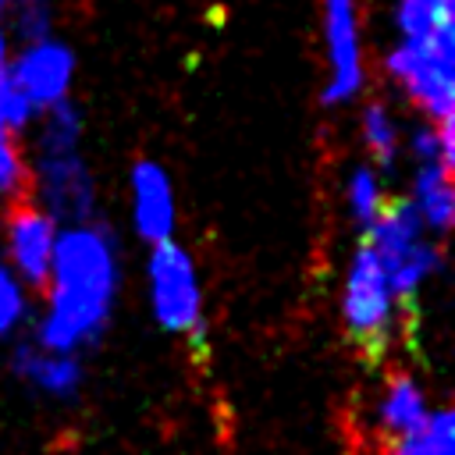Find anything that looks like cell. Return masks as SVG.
Here are the masks:
<instances>
[{"mask_svg":"<svg viewBox=\"0 0 455 455\" xmlns=\"http://www.w3.org/2000/svg\"><path fill=\"white\" fill-rule=\"evenodd\" d=\"M43 288L46 306L36 327V345L68 355L92 345L107 331L121 288L114 235L96 220L60 224Z\"/></svg>","mask_w":455,"mask_h":455,"instance_id":"cell-1","label":"cell"},{"mask_svg":"<svg viewBox=\"0 0 455 455\" xmlns=\"http://www.w3.org/2000/svg\"><path fill=\"white\" fill-rule=\"evenodd\" d=\"M85 121L68 100L36 117V139L28 156V199L43 206L57 224L92 220L96 181L82 156Z\"/></svg>","mask_w":455,"mask_h":455,"instance_id":"cell-2","label":"cell"},{"mask_svg":"<svg viewBox=\"0 0 455 455\" xmlns=\"http://www.w3.org/2000/svg\"><path fill=\"white\" fill-rule=\"evenodd\" d=\"M384 71L423 121L455 117V25L398 39L384 57Z\"/></svg>","mask_w":455,"mask_h":455,"instance_id":"cell-3","label":"cell"},{"mask_svg":"<svg viewBox=\"0 0 455 455\" xmlns=\"http://www.w3.org/2000/svg\"><path fill=\"white\" fill-rule=\"evenodd\" d=\"M366 245L377 256L391 291L402 302H409L430 281V274L441 267L434 235L419 224V217L412 213V206L405 199L387 203L380 210V217L366 228Z\"/></svg>","mask_w":455,"mask_h":455,"instance_id":"cell-4","label":"cell"},{"mask_svg":"<svg viewBox=\"0 0 455 455\" xmlns=\"http://www.w3.org/2000/svg\"><path fill=\"white\" fill-rule=\"evenodd\" d=\"M402 306L405 302L391 291L377 256L363 242L352 252L341 281V323L348 338L366 352L387 348L402 331Z\"/></svg>","mask_w":455,"mask_h":455,"instance_id":"cell-5","label":"cell"},{"mask_svg":"<svg viewBox=\"0 0 455 455\" xmlns=\"http://www.w3.org/2000/svg\"><path fill=\"white\" fill-rule=\"evenodd\" d=\"M146 281H149V309L156 323L171 334L181 338H199L203 334V281L192 252L185 245L160 242L149 252L146 263Z\"/></svg>","mask_w":455,"mask_h":455,"instance_id":"cell-6","label":"cell"},{"mask_svg":"<svg viewBox=\"0 0 455 455\" xmlns=\"http://www.w3.org/2000/svg\"><path fill=\"white\" fill-rule=\"evenodd\" d=\"M323 32V107H345L366 89V53H363V0H320Z\"/></svg>","mask_w":455,"mask_h":455,"instance_id":"cell-7","label":"cell"},{"mask_svg":"<svg viewBox=\"0 0 455 455\" xmlns=\"http://www.w3.org/2000/svg\"><path fill=\"white\" fill-rule=\"evenodd\" d=\"M75 71H78L75 50L53 32V36L28 39V43H18L14 46L7 78L32 103L36 114H46V110H53V107H60V103L71 100Z\"/></svg>","mask_w":455,"mask_h":455,"instance_id":"cell-8","label":"cell"},{"mask_svg":"<svg viewBox=\"0 0 455 455\" xmlns=\"http://www.w3.org/2000/svg\"><path fill=\"white\" fill-rule=\"evenodd\" d=\"M57 231H60V224L32 199L11 203L7 217H4V256H7L4 263L25 284H43L53 249H57Z\"/></svg>","mask_w":455,"mask_h":455,"instance_id":"cell-9","label":"cell"},{"mask_svg":"<svg viewBox=\"0 0 455 455\" xmlns=\"http://www.w3.org/2000/svg\"><path fill=\"white\" fill-rule=\"evenodd\" d=\"M128 213L132 228L142 242L160 245L174 238L178 228V196L174 181L164 164L156 160H135L128 171Z\"/></svg>","mask_w":455,"mask_h":455,"instance_id":"cell-10","label":"cell"},{"mask_svg":"<svg viewBox=\"0 0 455 455\" xmlns=\"http://www.w3.org/2000/svg\"><path fill=\"white\" fill-rule=\"evenodd\" d=\"M427 416H430V402H427V391L419 387V380L409 373H391L373 405L377 430L387 441H398L405 434H416L427 423Z\"/></svg>","mask_w":455,"mask_h":455,"instance_id":"cell-11","label":"cell"},{"mask_svg":"<svg viewBox=\"0 0 455 455\" xmlns=\"http://www.w3.org/2000/svg\"><path fill=\"white\" fill-rule=\"evenodd\" d=\"M14 370L21 380H28L36 391L50 398H71L82 387V363L78 355L68 352H50L43 345H18L14 352Z\"/></svg>","mask_w":455,"mask_h":455,"instance_id":"cell-12","label":"cell"},{"mask_svg":"<svg viewBox=\"0 0 455 455\" xmlns=\"http://www.w3.org/2000/svg\"><path fill=\"white\" fill-rule=\"evenodd\" d=\"M412 213L430 235H444L455 220V185H451V167L448 164H416L409 199Z\"/></svg>","mask_w":455,"mask_h":455,"instance_id":"cell-13","label":"cell"},{"mask_svg":"<svg viewBox=\"0 0 455 455\" xmlns=\"http://www.w3.org/2000/svg\"><path fill=\"white\" fill-rule=\"evenodd\" d=\"M359 139L373 167H391L402 153V124L384 100H370L359 110Z\"/></svg>","mask_w":455,"mask_h":455,"instance_id":"cell-14","label":"cell"},{"mask_svg":"<svg viewBox=\"0 0 455 455\" xmlns=\"http://www.w3.org/2000/svg\"><path fill=\"white\" fill-rule=\"evenodd\" d=\"M384 206H387V192H384L380 167H373V164L352 167L348 178H345V210H348V217L366 231L380 217Z\"/></svg>","mask_w":455,"mask_h":455,"instance_id":"cell-15","label":"cell"},{"mask_svg":"<svg viewBox=\"0 0 455 455\" xmlns=\"http://www.w3.org/2000/svg\"><path fill=\"white\" fill-rule=\"evenodd\" d=\"M384 455H455V419L448 409H430L427 423L416 434H405L387 444Z\"/></svg>","mask_w":455,"mask_h":455,"instance_id":"cell-16","label":"cell"},{"mask_svg":"<svg viewBox=\"0 0 455 455\" xmlns=\"http://www.w3.org/2000/svg\"><path fill=\"white\" fill-rule=\"evenodd\" d=\"M391 21L402 39L430 36L444 25H455V0H395Z\"/></svg>","mask_w":455,"mask_h":455,"instance_id":"cell-17","label":"cell"},{"mask_svg":"<svg viewBox=\"0 0 455 455\" xmlns=\"http://www.w3.org/2000/svg\"><path fill=\"white\" fill-rule=\"evenodd\" d=\"M402 149L412 164H455V117L451 121H423L409 132Z\"/></svg>","mask_w":455,"mask_h":455,"instance_id":"cell-18","label":"cell"},{"mask_svg":"<svg viewBox=\"0 0 455 455\" xmlns=\"http://www.w3.org/2000/svg\"><path fill=\"white\" fill-rule=\"evenodd\" d=\"M0 199H28V153L14 135H0Z\"/></svg>","mask_w":455,"mask_h":455,"instance_id":"cell-19","label":"cell"},{"mask_svg":"<svg viewBox=\"0 0 455 455\" xmlns=\"http://www.w3.org/2000/svg\"><path fill=\"white\" fill-rule=\"evenodd\" d=\"M25 313H28L25 281L7 263H0V338L4 334H14L25 323Z\"/></svg>","mask_w":455,"mask_h":455,"instance_id":"cell-20","label":"cell"},{"mask_svg":"<svg viewBox=\"0 0 455 455\" xmlns=\"http://www.w3.org/2000/svg\"><path fill=\"white\" fill-rule=\"evenodd\" d=\"M36 110H32V103L14 89V82L11 78H4L0 82V135H14V139H21V132H28L32 124H36Z\"/></svg>","mask_w":455,"mask_h":455,"instance_id":"cell-21","label":"cell"},{"mask_svg":"<svg viewBox=\"0 0 455 455\" xmlns=\"http://www.w3.org/2000/svg\"><path fill=\"white\" fill-rule=\"evenodd\" d=\"M11 57H14V36H11V28L0 21V82H4L7 71H11Z\"/></svg>","mask_w":455,"mask_h":455,"instance_id":"cell-22","label":"cell"},{"mask_svg":"<svg viewBox=\"0 0 455 455\" xmlns=\"http://www.w3.org/2000/svg\"><path fill=\"white\" fill-rule=\"evenodd\" d=\"M7 11H11V0H0V21H7Z\"/></svg>","mask_w":455,"mask_h":455,"instance_id":"cell-23","label":"cell"}]
</instances>
